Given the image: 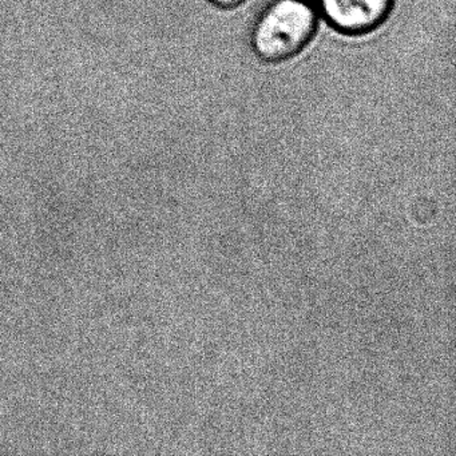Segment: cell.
Instances as JSON below:
<instances>
[{
    "label": "cell",
    "instance_id": "1",
    "mask_svg": "<svg viewBox=\"0 0 456 456\" xmlns=\"http://www.w3.org/2000/svg\"><path fill=\"white\" fill-rule=\"evenodd\" d=\"M319 22V9L305 0H272L253 25L252 52L263 62H288L312 44Z\"/></svg>",
    "mask_w": 456,
    "mask_h": 456
},
{
    "label": "cell",
    "instance_id": "2",
    "mask_svg": "<svg viewBox=\"0 0 456 456\" xmlns=\"http://www.w3.org/2000/svg\"><path fill=\"white\" fill-rule=\"evenodd\" d=\"M396 0H322L320 17L343 37L370 36L381 28L394 12Z\"/></svg>",
    "mask_w": 456,
    "mask_h": 456
},
{
    "label": "cell",
    "instance_id": "3",
    "mask_svg": "<svg viewBox=\"0 0 456 456\" xmlns=\"http://www.w3.org/2000/svg\"><path fill=\"white\" fill-rule=\"evenodd\" d=\"M212 6L217 7L220 10H225V12H231V10L240 9L244 6L248 0H208Z\"/></svg>",
    "mask_w": 456,
    "mask_h": 456
},
{
    "label": "cell",
    "instance_id": "4",
    "mask_svg": "<svg viewBox=\"0 0 456 456\" xmlns=\"http://www.w3.org/2000/svg\"><path fill=\"white\" fill-rule=\"evenodd\" d=\"M305 2H308V4H314V6H317V4H319L320 2H322V0H305Z\"/></svg>",
    "mask_w": 456,
    "mask_h": 456
}]
</instances>
